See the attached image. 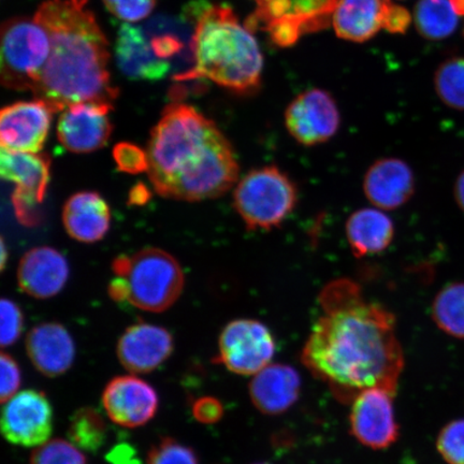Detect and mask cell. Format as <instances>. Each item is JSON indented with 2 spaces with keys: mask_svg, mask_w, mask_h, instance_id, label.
Masks as SVG:
<instances>
[{
  "mask_svg": "<svg viewBox=\"0 0 464 464\" xmlns=\"http://www.w3.org/2000/svg\"><path fill=\"white\" fill-rule=\"evenodd\" d=\"M106 8L124 23L135 24L153 13L156 0H102Z\"/></svg>",
  "mask_w": 464,
  "mask_h": 464,
  "instance_id": "836d02e7",
  "label": "cell"
},
{
  "mask_svg": "<svg viewBox=\"0 0 464 464\" xmlns=\"http://www.w3.org/2000/svg\"><path fill=\"white\" fill-rule=\"evenodd\" d=\"M147 464H199L195 451L178 440L164 438L150 450Z\"/></svg>",
  "mask_w": 464,
  "mask_h": 464,
  "instance_id": "4dcf8cb0",
  "label": "cell"
},
{
  "mask_svg": "<svg viewBox=\"0 0 464 464\" xmlns=\"http://www.w3.org/2000/svg\"><path fill=\"white\" fill-rule=\"evenodd\" d=\"M434 85L446 106L464 110V57L444 62L435 72Z\"/></svg>",
  "mask_w": 464,
  "mask_h": 464,
  "instance_id": "f1b7e54d",
  "label": "cell"
},
{
  "mask_svg": "<svg viewBox=\"0 0 464 464\" xmlns=\"http://www.w3.org/2000/svg\"><path fill=\"white\" fill-rule=\"evenodd\" d=\"M115 58L120 71L131 80L158 81L165 78L171 68V63L156 55L148 32L130 23H124L119 29Z\"/></svg>",
  "mask_w": 464,
  "mask_h": 464,
  "instance_id": "d6986e66",
  "label": "cell"
},
{
  "mask_svg": "<svg viewBox=\"0 0 464 464\" xmlns=\"http://www.w3.org/2000/svg\"><path fill=\"white\" fill-rule=\"evenodd\" d=\"M176 28V27H174ZM172 26L164 24L149 26L145 31L148 32L156 55L160 60L171 63L173 58L181 55L185 48V40Z\"/></svg>",
  "mask_w": 464,
  "mask_h": 464,
  "instance_id": "1f68e13d",
  "label": "cell"
},
{
  "mask_svg": "<svg viewBox=\"0 0 464 464\" xmlns=\"http://www.w3.org/2000/svg\"><path fill=\"white\" fill-rule=\"evenodd\" d=\"M191 411L197 421L212 425L222 420L224 406L216 397L206 396L196 400Z\"/></svg>",
  "mask_w": 464,
  "mask_h": 464,
  "instance_id": "74e56055",
  "label": "cell"
},
{
  "mask_svg": "<svg viewBox=\"0 0 464 464\" xmlns=\"http://www.w3.org/2000/svg\"><path fill=\"white\" fill-rule=\"evenodd\" d=\"M0 372H2V382H0V400L7 402L14 398L19 391L22 382V374L19 364L14 357L8 353H2L0 357Z\"/></svg>",
  "mask_w": 464,
  "mask_h": 464,
  "instance_id": "8d00e7d4",
  "label": "cell"
},
{
  "mask_svg": "<svg viewBox=\"0 0 464 464\" xmlns=\"http://www.w3.org/2000/svg\"><path fill=\"white\" fill-rule=\"evenodd\" d=\"M438 450L449 464H464V420L444 427L439 435Z\"/></svg>",
  "mask_w": 464,
  "mask_h": 464,
  "instance_id": "d6a6232c",
  "label": "cell"
},
{
  "mask_svg": "<svg viewBox=\"0 0 464 464\" xmlns=\"http://www.w3.org/2000/svg\"><path fill=\"white\" fill-rule=\"evenodd\" d=\"M51 160L42 153L14 152L2 149L0 174L16 185L13 195L15 216L23 225L34 226L42 216L39 206L50 181Z\"/></svg>",
  "mask_w": 464,
  "mask_h": 464,
  "instance_id": "9c48e42d",
  "label": "cell"
},
{
  "mask_svg": "<svg viewBox=\"0 0 464 464\" xmlns=\"http://www.w3.org/2000/svg\"><path fill=\"white\" fill-rule=\"evenodd\" d=\"M108 459L113 464H140L136 452L129 445H120L110 452Z\"/></svg>",
  "mask_w": 464,
  "mask_h": 464,
  "instance_id": "ab89813d",
  "label": "cell"
},
{
  "mask_svg": "<svg viewBox=\"0 0 464 464\" xmlns=\"http://www.w3.org/2000/svg\"><path fill=\"white\" fill-rule=\"evenodd\" d=\"M338 104L328 92L313 89L295 97L285 111V126L304 147L326 143L340 129Z\"/></svg>",
  "mask_w": 464,
  "mask_h": 464,
  "instance_id": "8fae6325",
  "label": "cell"
},
{
  "mask_svg": "<svg viewBox=\"0 0 464 464\" xmlns=\"http://www.w3.org/2000/svg\"><path fill=\"white\" fill-rule=\"evenodd\" d=\"M339 0H260L246 25L269 34L276 44L293 45L304 34L333 23Z\"/></svg>",
  "mask_w": 464,
  "mask_h": 464,
  "instance_id": "ba28073f",
  "label": "cell"
},
{
  "mask_svg": "<svg viewBox=\"0 0 464 464\" xmlns=\"http://www.w3.org/2000/svg\"><path fill=\"white\" fill-rule=\"evenodd\" d=\"M255 2L258 3V2H260V0H255Z\"/></svg>",
  "mask_w": 464,
  "mask_h": 464,
  "instance_id": "ee69618b",
  "label": "cell"
},
{
  "mask_svg": "<svg viewBox=\"0 0 464 464\" xmlns=\"http://www.w3.org/2000/svg\"><path fill=\"white\" fill-rule=\"evenodd\" d=\"M0 343L3 347L14 345L20 338L23 330V315L20 307L14 301L3 299L0 304Z\"/></svg>",
  "mask_w": 464,
  "mask_h": 464,
  "instance_id": "d590c367",
  "label": "cell"
},
{
  "mask_svg": "<svg viewBox=\"0 0 464 464\" xmlns=\"http://www.w3.org/2000/svg\"><path fill=\"white\" fill-rule=\"evenodd\" d=\"M107 434V422L95 409L82 408L72 416L68 437L78 449L96 452L106 444Z\"/></svg>",
  "mask_w": 464,
  "mask_h": 464,
  "instance_id": "83f0119b",
  "label": "cell"
},
{
  "mask_svg": "<svg viewBox=\"0 0 464 464\" xmlns=\"http://www.w3.org/2000/svg\"><path fill=\"white\" fill-rule=\"evenodd\" d=\"M257 464H265V463H257Z\"/></svg>",
  "mask_w": 464,
  "mask_h": 464,
  "instance_id": "f6af8a7d",
  "label": "cell"
},
{
  "mask_svg": "<svg viewBox=\"0 0 464 464\" xmlns=\"http://www.w3.org/2000/svg\"><path fill=\"white\" fill-rule=\"evenodd\" d=\"M191 60L193 65L174 80L206 79L242 95L260 86L264 58L257 40L228 5H207L200 11L191 34Z\"/></svg>",
  "mask_w": 464,
  "mask_h": 464,
  "instance_id": "277c9868",
  "label": "cell"
},
{
  "mask_svg": "<svg viewBox=\"0 0 464 464\" xmlns=\"http://www.w3.org/2000/svg\"><path fill=\"white\" fill-rule=\"evenodd\" d=\"M318 301L323 313L301 353L305 367L342 403L373 388L394 396L404 367L396 316L350 278L328 283Z\"/></svg>",
  "mask_w": 464,
  "mask_h": 464,
  "instance_id": "6da1fadb",
  "label": "cell"
},
{
  "mask_svg": "<svg viewBox=\"0 0 464 464\" xmlns=\"http://www.w3.org/2000/svg\"><path fill=\"white\" fill-rule=\"evenodd\" d=\"M173 338L165 328L136 324L121 334L118 344L120 362L131 373L152 372L171 356Z\"/></svg>",
  "mask_w": 464,
  "mask_h": 464,
  "instance_id": "ac0fdd59",
  "label": "cell"
},
{
  "mask_svg": "<svg viewBox=\"0 0 464 464\" xmlns=\"http://www.w3.org/2000/svg\"><path fill=\"white\" fill-rule=\"evenodd\" d=\"M455 198L458 206H459L464 212V171L457 178L455 184Z\"/></svg>",
  "mask_w": 464,
  "mask_h": 464,
  "instance_id": "b9f144b4",
  "label": "cell"
},
{
  "mask_svg": "<svg viewBox=\"0 0 464 464\" xmlns=\"http://www.w3.org/2000/svg\"><path fill=\"white\" fill-rule=\"evenodd\" d=\"M113 158L121 172L138 174L148 172L149 160L147 150L131 143H120L113 150Z\"/></svg>",
  "mask_w": 464,
  "mask_h": 464,
  "instance_id": "e575fe53",
  "label": "cell"
},
{
  "mask_svg": "<svg viewBox=\"0 0 464 464\" xmlns=\"http://www.w3.org/2000/svg\"><path fill=\"white\" fill-rule=\"evenodd\" d=\"M393 394L379 388L364 391L353 400L351 432L359 443L372 450L390 448L399 438Z\"/></svg>",
  "mask_w": 464,
  "mask_h": 464,
  "instance_id": "5bb4252c",
  "label": "cell"
},
{
  "mask_svg": "<svg viewBox=\"0 0 464 464\" xmlns=\"http://www.w3.org/2000/svg\"><path fill=\"white\" fill-rule=\"evenodd\" d=\"M459 14L450 0H420L414 10V23L421 36L440 40L456 31Z\"/></svg>",
  "mask_w": 464,
  "mask_h": 464,
  "instance_id": "484cf974",
  "label": "cell"
},
{
  "mask_svg": "<svg viewBox=\"0 0 464 464\" xmlns=\"http://www.w3.org/2000/svg\"><path fill=\"white\" fill-rule=\"evenodd\" d=\"M300 391V375L286 364H269L249 384L255 408L266 415L285 413L297 402Z\"/></svg>",
  "mask_w": 464,
  "mask_h": 464,
  "instance_id": "7402d4cb",
  "label": "cell"
},
{
  "mask_svg": "<svg viewBox=\"0 0 464 464\" xmlns=\"http://www.w3.org/2000/svg\"><path fill=\"white\" fill-rule=\"evenodd\" d=\"M114 280L109 294L114 301H127L142 311L164 312L182 294L181 266L169 253L160 248H144L131 256L113 261Z\"/></svg>",
  "mask_w": 464,
  "mask_h": 464,
  "instance_id": "5b68a950",
  "label": "cell"
},
{
  "mask_svg": "<svg viewBox=\"0 0 464 464\" xmlns=\"http://www.w3.org/2000/svg\"><path fill=\"white\" fill-rule=\"evenodd\" d=\"M391 0H339L333 15L336 34L347 42L364 43L386 27Z\"/></svg>",
  "mask_w": 464,
  "mask_h": 464,
  "instance_id": "603a6c76",
  "label": "cell"
},
{
  "mask_svg": "<svg viewBox=\"0 0 464 464\" xmlns=\"http://www.w3.org/2000/svg\"><path fill=\"white\" fill-rule=\"evenodd\" d=\"M2 432L11 444L38 448L53 431V411L44 392L24 391L5 404Z\"/></svg>",
  "mask_w": 464,
  "mask_h": 464,
  "instance_id": "7c38bea8",
  "label": "cell"
},
{
  "mask_svg": "<svg viewBox=\"0 0 464 464\" xmlns=\"http://www.w3.org/2000/svg\"><path fill=\"white\" fill-rule=\"evenodd\" d=\"M362 188L374 208L385 212L398 210L414 195V172L402 160L381 159L365 172Z\"/></svg>",
  "mask_w": 464,
  "mask_h": 464,
  "instance_id": "e0dca14e",
  "label": "cell"
},
{
  "mask_svg": "<svg viewBox=\"0 0 464 464\" xmlns=\"http://www.w3.org/2000/svg\"><path fill=\"white\" fill-rule=\"evenodd\" d=\"M411 16L408 10L392 4L390 14H388L386 31L392 34H404L411 25Z\"/></svg>",
  "mask_w": 464,
  "mask_h": 464,
  "instance_id": "f35d334b",
  "label": "cell"
},
{
  "mask_svg": "<svg viewBox=\"0 0 464 464\" xmlns=\"http://www.w3.org/2000/svg\"><path fill=\"white\" fill-rule=\"evenodd\" d=\"M394 234L392 219L377 208H359L345 224L348 246L357 258L385 252L392 246Z\"/></svg>",
  "mask_w": 464,
  "mask_h": 464,
  "instance_id": "d4e9b609",
  "label": "cell"
},
{
  "mask_svg": "<svg viewBox=\"0 0 464 464\" xmlns=\"http://www.w3.org/2000/svg\"><path fill=\"white\" fill-rule=\"evenodd\" d=\"M109 419L125 428L144 426L158 411L159 394L149 382L136 376H116L102 393Z\"/></svg>",
  "mask_w": 464,
  "mask_h": 464,
  "instance_id": "2e32d148",
  "label": "cell"
},
{
  "mask_svg": "<svg viewBox=\"0 0 464 464\" xmlns=\"http://www.w3.org/2000/svg\"><path fill=\"white\" fill-rule=\"evenodd\" d=\"M69 277L65 257L52 247H34L22 257L17 270L19 286L37 299H48L61 293Z\"/></svg>",
  "mask_w": 464,
  "mask_h": 464,
  "instance_id": "ffe728a7",
  "label": "cell"
},
{
  "mask_svg": "<svg viewBox=\"0 0 464 464\" xmlns=\"http://www.w3.org/2000/svg\"><path fill=\"white\" fill-rule=\"evenodd\" d=\"M298 200L297 185L275 165L249 171L234 191L236 211L251 231L280 227L292 216Z\"/></svg>",
  "mask_w": 464,
  "mask_h": 464,
  "instance_id": "8992f818",
  "label": "cell"
},
{
  "mask_svg": "<svg viewBox=\"0 0 464 464\" xmlns=\"http://www.w3.org/2000/svg\"><path fill=\"white\" fill-rule=\"evenodd\" d=\"M111 213L102 196L81 191L71 197L63 210V223L72 239L94 243L103 239L110 228Z\"/></svg>",
  "mask_w": 464,
  "mask_h": 464,
  "instance_id": "cb8c5ba5",
  "label": "cell"
},
{
  "mask_svg": "<svg viewBox=\"0 0 464 464\" xmlns=\"http://www.w3.org/2000/svg\"><path fill=\"white\" fill-rule=\"evenodd\" d=\"M432 318L444 333L464 339V283H452L435 295Z\"/></svg>",
  "mask_w": 464,
  "mask_h": 464,
  "instance_id": "4316f807",
  "label": "cell"
},
{
  "mask_svg": "<svg viewBox=\"0 0 464 464\" xmlns=\"http://www.w3.org/2000/svg\"><path fill=\"white\" fill-rule=\"evenodd\" d=\"M7 248L5 246L4 240L2 241V269L5 268V260H7Z\"/></svg>",
  "mask_w": 464,
  "mask_h": 464,
  "instance_id": "7bdbcfd3",
  "label": "cell"
},
{
  "mask_svg": "<svg viewBox=\"0 0 464 464\" xmlns=\"http://www.w3.org/2000/svg\"><path fill=\"white\" fill-rule=\"evenodd\" d=\"M270 329L256 319H236L220 334L217 361L231 372L256 375L268 367L276 353Z\"/></svg>",
  "mask_w": 464,
  "mask_h": 464,
  "instance_id": "30bf717a",
  "label": "cell"
},
{
  "mask_svg": "<svg viewBox=\"0 0 464 464\" xmlns=\"http://www.w3.org/2000/svg\"><path fill=\"white\" fill-rule=\"evenodd\" d=\"M50 51L49 34L34 17L5 21L2 27V84L9 90L33 92Z\"/></svg>",
  "mask_w": 464,
  "mask_h": 464,
  "instance_id": "52a82bcc",
  "label": "cell"
},
{
  "mask_svg": "<svg viewBox=\"0 0 464 464\" xmlns=\"http://www.w3.org/2000/svg\"><path fill=\"white\" fill-rule=\"evenodd\" d=\"M147 153L150 184L165 198H218L239 179V164L228 139L187 103L168 104L150 132Z\"/></svg>",
  "mask_w": 464,
  "mask_h": 464,
  "instance_id": "7a4b0ae2",
  "label": "cell"
},
{
  "mask_svg": "<svg viewBox=\"0 0 464 464\" xmlns=\"http://www.w3.org/2000/svg\"><path fill=\"white\" fill-rule=\"evenodd\" d=\"M111 110L112 104L104 102H81L66 108L57 123L58 141L72 153L102 149L111 136Z\"/></svg>",
  "mask_w": 464,
  "mask_h": 464,
  "instance_id": "4fadbf2b",
  "label": "cell"
},
{
  "mask_svg": "<svg viewBox=\"0 0 464 464\" xmlns=\"http://www.w3.org/2000/svg\"><path fill=\"white\" fill-rule=\"evenodd\" d=\"M34 19L49 34L51 51L34 100L54 113L81 102L111 103L119 90L109 72V43L87 0H44Z\"/></svg>",
  "mask_w": 464,
  "mask_h": 464,
  "instance_id": "3957f363",
  "label": "cell"
},
{
  "mask_svg": "<svg viewBox=\"0 0 464 464\" xmlns=\"http://www.w3.org/2000/svg\"><path fill=\"white\" fill-rule=\"evenodd\" d=\"M53 114L48 104L39 100L5 107L0 112L2 149L39 153L48 138Z\"/></svg>",
  "mask_w": 464,
  "mask_h": 464,
  "instance_id": "9a60e30c",
  "label": "cell"
},
{
  "mask_svg": "<svg viewBox=\"0 0 464 464\" xmlns=\"http://www.w3.org/2000/svg\"><path fill=\"white\" fill-rule=\"evenodd\" d=\"M31 464H87L83 452L65 440H48L34 450Z\"/></svg>",
  "mask_w": 464,
  "mask_h": 464,
  "instance_id": "f546056e",
  "label": "cell"
},
{
  "mask_svg": "<svg viewBox=\"0 0 464 464\" xmlns=\"http://www.w3.org/2000/svg\"><path fill=\"white\" fill-rule=\"evenodd\" d=\"M26 351L34 367L48 377L66 373L74 362V342L61 324L46 323L32 329Z\"/></svg>",
  "mask_w": 464,
  "mask_h": 464,
  "instance_id": "44dd1931",
  "label": "cell"
},
{
  "mask_svg": "<svg viewBox=\"0 0 464 464\" xmlns=\"http://www.w3.org/2000/svg\"><path fill=\"white\" fill-rule=\"evenodd\" d=\"M150 198L149 190L142 187V185H138L137 188H132L130 194V202L135 203V205H141V203L147 202Z\"/></svg>",
  "mask_w": 464,
  "mask_h": 464,
  "instance_id": "60d3db41",
  "label": "cell"
}]
</instances>
